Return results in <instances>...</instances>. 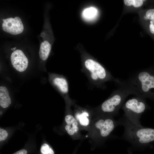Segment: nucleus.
Masks as SVG:
<instances>
[{
    "label": "nucleus",
    "mask_w": 154,
    "mask_h": 154,
    "mask_svg": "<svg viewBox=\"0 0 154 154\" xmlns=\"http://www.w3.org/2000/svg\"><path fill=\"white\" fill-rule=\"evenodd\" d=\"M65 120L66 123L65 129L68 134L72 135L76 133L79 130L76 119L72 115H68L65 116Z\"/></svg>",
    "instance_id": "obj_9"
},
{
    "label": "nucleus",
    "mask_w": 154,
    "mask_h": 154,
    "mask_svg": "<svg viewBox=\"0 0 154 154\" xmlns=\"http://www.w3.org/2000/svg\"><path fill=\"white\" fill-rule=\"evenodd\" d=\"M88 116V114L84 112L82 113L79 117V122L81 125L84 126H87L89 123V120L87 117Z\"/></svg>",
    "instance_id": "obj_15"
},
{
    "label": "nucleus",
    "mask_w": 154,
    "mask_h": 154,
    "mask_svg": "<svg viewBox=\"0 0 154 154\" xmlns=\"http://www.w3.org/2000/svg\"><path fill=\"white\" fill-rule=\"evenodd\" d=\"M145 0H124L125 5L128 6L133 5L135 7H137L141 6L143 4V2Z\"/></svg>",
    "instance_id": "obj_14"
},
{
    "label": "nucleus",
    "mask_w": 154,
    "mask_h": 154,
    "mask_svg": "<svg viewBox=\"0 0 154 154\" xmlns=\"http://www.w3.org/2000/svg\"><path fill=\"white\" fill-rule=\"evenodd\" d=\"M98 13L97 9L95 8L91 7L84 10L82 13L83 17L87 21H91L94 19Z\"/></svg>",
    "instance_id": "obj_13"
},
{
    "label": "nucleus",
    "mask_w": 154,
    "mask_h": 154,
    "mask_svg": "<svg viewBox=\"0 0 154 154\" xmlns=\"http://www.w3.org/2000/svg\"><path fill=\"white\" fill-rule=\"evenodd\" d=\"M51 46L47 40H44L41 44L39 55L43 60H45L48 58L51 49Z\"/></svg>",
    "instance_id": "obj_11"
},
{
    "label": "nucleus",
    "mask_w": 154,
    "mask_h": 154,
    "mask_svg": "<svg viewBox=\"0 0 154 154\" xmlns=\"http://www.w3.org/2000/svg\"><path fill=\"white\" fill-rule=\"evenodd\" d=\"M27 150L25 149H23L16 152L13 154H27Z\"/></svg>",
    "instance_id": "obj_20"
},
{
    "label": "nucleus",
    "mask_w": 154,
    "mask_h": 154,
    "mask_svg": "<svg viewBox=\"0 0 154 154\" xmlns=\"http://www.w3.org/2000/svg\"><path fill=\"white\" fill-rule=\"evenodd\" d=\"M150 23L149 26L150 31L152 33L154 34V22L150 21Z\"/></svg>",
    "instance_id": "obj_19"
},
{
    "label": "nucleus",
    "mask_w": 154,
    "mask_h": 154,
    "mask_svg": "<svg viewBox=\"0 0 154 154\" xmlns=\"http://www.w3.org/2000/svg\"><path fill=\"white\" fill-rule=\"evenodd\" d=\"M120 125L118 120H114L112 117L100 118L95 123V126L99 131L100 137L104 138L108 136L117 126Z\"/></svg>",
    "instance_id": "obj_6"
},
{
    "label": "nucleus",
    "mask_w": 154,
    "mask_h": 154,
    "mask_svg": "<svg viewBox=\"0 0 154 154\" xmlns=\"http://www.w3.org/2000/svg\"><path fill=\"white\" fill-rule=\"evenodd\" d=\"M2 28L4 31L13 35L21 33L24 27L21 19L18 17L3 19Z\"/></svg>",
    "instance_id": "obj_7"
},
{
    "label": "nucleus",
    "mask_w": 154,
    "mask_h": 154,
    "mask_svg": "<svg viewBox=\"0 0 154 154\" xmlns=\"http://www.w3.org/2000/svg\"><path fill=\"white\" fill-rule=\"evenodd\" d=\"M8 136V133L5 129L0 128V141H2L6 139Z\"/></svg>",
    "instance_id": "obj_16"
},
{
    "label": "nucleus",
    "mask_w": 154,
    "mask_h": 154,
    "mask_svg": "<svg viewBox=\"0 0 154 154\" xmlns=\"http://www.w3.org/2000/svg\"><path fill=\"white\" fill-rule=\"evenodd\" d=\"M145 15L147 19L151 21L154 19V9H149L147 11Z\"/></svg>",
    "instance_id": "obj_17"
},
{
    "label": "nucleus",
    "mask_w": 154,
    "mask_h": 154,
    "mask_svg": "<svg viewBox=\"0 0 154 154\" xmlns=\"http://www.w3.org/2000/svg\"><path fill=\"white\" fill-rule=\"evenodd\" d=\"M50 147L46 143L42 145L40 148V151L43 154H49Z\"/></svg>",
    "instance_id": "obj_18"
},
{
    "label": "nucleus",
    "mask_w": 154,
    "mask_h": 154,
    "mask_svg": "<svg viewBox=\"0 0 154 154\" xmlns=\"http://www.w3.org/2000/svg\"><path fill=\"white\" fill-rule=\"evenodd\" d=\"M120 83L127 87L132 94L145 98L154 89V76L145 70L137 72L127 81Z\"/></svg>",
    "instance_id": "obj_2"
},
{
    "label": "nucleus",
    "mask_w": 154,
    "mask_h": 154,
    "mask_svg": "<svg viewBox=\"0 0 154 154\" xmlns=\"http://www.w3.org/2000/svg\"><path fill=\"white\" fill-rule=\"evenodd\" d=\"M119 85L120 87L101 105L100 109L102 112L113 115H118L119 110L125 99L129 95L132 94L131 91L127 87L121 84Z\"/></svg>",
    "instance_id": "obj_4"
},
{
    "label": "nucleus",
    "mask_w": 154,
    "mask_h": 154,
    "mask_svg": "<svg viewBox=\"0 0 154 154\" xmlns=\"http://www.w3.org/2000/svg\"><path fill=\"white\" fill-rule=\"evenodd\" d=\"M49 154H54V153L53 150L51 148H50L49 149Z\"/></svg>",
    "instance_id": "obj_21"
},
{
    "label": "nucleus",
    "mask_w": 154,
    "mask_h": 154,
    "mask_svg": "<svg viewBox=\"0 0 154 154\" xmlns=\"http://www.w3.org/2000/svg\"><path fill=\"white\" fill-rule=\"evenodd\" d=\"M53 82L62 92L64 93L68 92V84L65 79L62 77H56L54 79Z\"/></svg>",
    "instance_id": "obj_12"
},
{
    "label": "nucleus",
    "mask_w": 154,
    "mask_h": 154,
    "mask_svg": "<svg viewBox=\"0 0 154 154\" xmlns=\"http://www.w3.org/2000/svg\"><path fill=\"white\" fill-rule=\"evenodd\" d=\"M124 116L131 123L141 125L140 119L148 106L144 98L136 96L129 100L123 105Z\"/></svg>",
    "instance_id": "obj_3"
},
{
    "label": "nucleus",
    "mask_w": 154,
    "mask_h": 154,
    "mask_svg": "<svg viewBox=\"0 0 154 154\" xmlns=\"http://www.w3.org/2000/svg\"><path fill=\"white\" fill-rule=\"evenodd\" d=\"M118 120L120 125L124 127L122 137L131 145L128 149L129 154L137 151H141L154 141V129L134 124L124 116Z\"/></svg>",
    "instance_id": "obj_1"
},
{
    "label": "nucleus",
    "mask_w": 154,
    "mask_h": 154,
    "mask_svg": "<svg viewBox=\"0 0 154 154\" xmlns=\"http://www.w3.org/2000/svg\"><path fill=\"white\" fill-rule=\"evenodd\" d=\"M11 103V100L7 88L4 86L0 87V105L3 108H7Z\"/></svg>",
    "instance_id": "obj_10"
},
{
    "label": "nucleus",
    "mask_w": 154,
    "mask_h": 154,
    "mask_svg": "<svg viewBox=\"0 0 154 154\" xmlns=\"http://www.w3.org/2000/svg\"><path fill=\"white\" fill-rule=\"evenodd\" d=\"M86 68L91 73L93 80L101 82L109 79L110 74L101 65L91 59L86 60L84 62Z\"/></svg>",
    "instance_id": "obj_5"
},
{
    "label": "nucleus",
    "mask_w": 154,
    "mask_h": 154,
    "mask_svg": "<svg viewBox=\"0 0 154 154\" xmlns=\"http://www.w3.org/2000/svg\"><path fill=\"white\" fill-rule=\"evenodd\" d=\"M11 60L13 66L19 72H23L28 67V59L20 50H16L12 53Z\"/></svg>",
    "instance_id": "obj_8"
},
{
    "label": "nucleus",
    "mask_w": 154,
    "mask_h": 154,
    "mask_svg": "<svg viewBox=\"0 0 154 154\" xmlns=\"http://www.w3.org/2000/svg\"><path fill=\"white\" fill-rule=\"evenodd\" d=\"M2 111H0V114H2Z\"/></svg>",
    "instance_id": "obj_22"
}]
</instances>
